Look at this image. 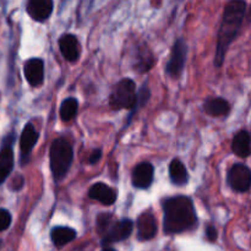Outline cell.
<instances>
[{
	"mask_svg": "<svg viewBox=\"0 0 251 251\" xmlns=\"http://www.w3.org/2000/svg\"><path fill=\"white\" fill-rule=\"evenodd\" d=\"M164 230L168 234L191 229L196 225V212L193 200L188 196H174L163 202Z\"/></svg>",
	"mask_w": 251,
	"mask_h": 251,
	"instance_id": "6da1fadb",
	"label": "cell"
},
{
	"mask_svg": "<svg viewBox=\"0 0 251 251\" xmlns=\"http://www.w3.org/2000/svg\"><path fill=\"white\" fill-rule=\"evenodd\" d=\"M244 1H230L225 9L222 17L220 34H218L217 53H216V65L221 66L225 60V55L228 48L240 32L245 15Z\"/></svg>",
	"mask_w": 251,
	"mask_h": 251,
	"instance_id": "7a4b0ae2",
	"label": "cell"
},
{
	"mask_svg": "<svg viewBox=\"0 0 251 251\" xmlns=\"http://www.w3.org/2000/svg\"><path fill=\"white\" fill-rule=\"evenodd\" d=\"M49 157H50V169L54 179L56 181L61 180L66 176L73 163V147L63 137L54 140L51 142Z\"/></svg>",
	"mask_w": 251,
	"mask_h": 251,
	"instance_id": "3957f363",
	"label": "cell"
},
{
	"mask_svg": "<svg viewBox=\"0 0 251 251\" xmlns=\"http://www.w3.org/2000/svg\"><path fill=\"white\" fill-rule=\"evenodd\" d=\"M136 85L130 78H123L113 87L109 104L113 109H131L136 104Z\"/></svg>",
	"mask_w": 251,
	"mask_h": 251,
	"instance_id": "277c9868",
	"label": "cell"
},
{
	"mask_svg": "<svg viewBox=\"0 0 251 251\" xmlns=\"http://www.w3.org/2000/svg\"><path fill=\"white\" fill-rule=\"evenodd\" d=\"M228 183L233 190L239 193L248 191L251 184L250 169L244 164H234L228 172Z\"/></svg>",
	"mask_w": 251,
	"mask_h": 251,
	"instance_id": "5b68a950",
	"label": "cell"
},
{
	"mask_svg": "<svg viewBox=\"0 0 251 251\" xmlns=\"http://www.w3.org/2000/svg\"><path fill=\"white\" fill-rule=\"evenodd\" d=\"M186 44L184 39H178L176 44L173 46V50H172L171 60L167 64V73L171 76H178L183 71L184 65H185V59H186Z\"/></svg>",
	"mask_w": 251,
	"mask_h": 251,
	"instance_id": "8992f818",
	"label": "cell"
},
{
	"mask_svg": "<svg viewBox=\"0 0 251 251\" xmlns=\"http://www.w3.org/2000/svg\"><path fill=\"white\" fill-rule=\"evenodd\" d=\"M132 228H134V223L130 220H123L114 223L104 234L103 244H112V243H118L127 239L131 234Z\"/></svg>",
	"mask_w": 251,
	"mask_h": 251,
	"instance_id": "52a82bcc",
	"label": "cell"
},
{
	"mask_svg": "<svg viewBox=\"0 0 251 251\" xmlns=\"http://www.w3.org/2000/svg\"><path fill=\"white\" fill-rule=\"evenodd\" d=\"M137 238L140 240H150L157 234V222L154 215L151 212H144L137 218Z\"/></svg>",
	"mask_w": 251,
	"mask_h": 251,
	"instance_id": "ba28073f",
	"label": "cell"
},
{
	"mask_svg": "<svg viewBox=\"0 0 251 251\" xmlns=\"http://www.w3.org/2000/svg\"><path fill=\"white\" fill-rule=\"evenodd\" d=\"M154 169L149 162L137 164L132 172V185L137 189H147L153 181Z\"/></svg>",
	"mask_w": 251,
	"mask_h": 251,
	"instance_id": "9c48e42d",
	"label": "cell"
},
{
	"mask_svg": "<svg viewBox=\"0 0 251 251\" xmlns=\"http://www.w3.org/2000/svg\"><path fill=\"white\" fill-rule=\"evenodd\" d=\"M25 76L28 83L33 87L42 85L44 80V63L42 59L32 58L25 64Z\"/></svg>",
	"mask_w": 251,
	"mask_h": 251,
	"instance_id": "30bf717a",
	"label": "cell"
},
{
	"mask_svg": "<svg viewBox=\"0 0 251 251\" xmlns=\"http://www.w3.org/2000/svg\"><path fill=\"white\" fill-rule=\"evenodd\" d=\"M88 196L105 206L113 205L117 200V193L104 183H96L91 186Z\"/></svg>",
	"mask_w": 251,
	"mask_h": 251,
	"instance_id": "8fae6325",
	"label": "cell"
},
{
	"mask_svg": "<svg viewBox=\"0 0 251 251\" xmlns=\"http://www.w3.org/2000/svg\"><path fill=\"white\" fill-rule=\"evenodd\" d=\"M59 47L68 61H76L80 56V43L74 34H64L59 39Z\"/></svg>",
	"mask_w": 251,
	"mask_h": 251,
	"instance_id": "7c38bea8",
	"label": "cell"
},
{
	"mask_svg": "<svg viewBox=\"0 0 251 251\" xmlns=\"http://www.w3.org/2000/svg\"><path fill=\"white\" fill-rule=\"evenodd\" d=\"M53 11L51 0H31L27 5V12L36 21H44Z\"/></svg>",
	"mask_w": 251,
	"mask_h": 251,
	"instance_id": "4fadbf2b",
	"label": "cell"
},
{
	"mask_svg": "<svg viewBox=\"0 0 251 251\" xmlns=\"http://www.w3.org/2000/svg\"><path fill=\"white\" fill-rule=\"evenodd\" d=\"M37 141H38V132L36 131V129L31 124H27L25 126L24 131H22L21 139H20V149H21L22 158H26V157L29 156Z\"/></svg>",
	"mask_w": 251,
	"mask_h": 251,
	"instance_id": "5bb4252c",
	"label": "cell"
},
{
	"mask_svg": "<svg viewBox=\"0 0 251 251\" xmlns=\"http://www.w3.org/2000/svg\"><path fill=\"white\" fill-rule=\"evenodd\" d=\"M205 112L212 117H225L230 112V105L223 98H207L203 103Z\"/></svg>",
	"mask_w": 251,
	"mask_h": 251,
	"instance_id": "9a60e30c",
	"label": "cell"
},
{
	"mask_svg": "<svg viewBox=\"0 0 251 251\" xmlns=\"http://www.w3.org/2000/svg\"><path fill=\"white\" fill-rule=\"evenodd\" d=\"M232 150L238 157L247 158L250 154V135L249 132L243 130L235 135L232 144Z\"/></svg>",
	"mask_w": 251,
	"mask_h": 251,
	"instance_id": "2e32d148",
	"label": "cell"
},
{
	"mask_svg": "<svg viewBox=\"0 0 251 251\" xmlns=\"http://www.w3.org/2000/svg\"><path fill=\"white\" fill-rule=\"evenodd\" d=\"M50 238H51V242H53V244L55 245V247L61 248L75 239L76 232L75 229H73V228L56 227L51 230Z\"/></svg>",
	"mask_w": 251,
	"mask_h": 251,
	"instance_id": "e0dca14e",
	"label": "cell"
},
{
	"mask_svg": "<svg viewBox=\"0 0 251 251\" xmlns=\"http://www.w3.org/2000/svg\"><path fill=\"white\" fill-rule=\"evenodd\" d=\"M169 176H171L172 183L176 185H185L188 183V172L185 166L179 159H173L169 166Z\"/></svg>",
	"mask_w": 251,
	"mask_h": 251,
	"instance_id": "ac0fdd59",
	"label": "cell"
},
{
	"mask_svg": "<svg viewBox=\"0 0 251 251\" xmlns=\"http://www.w3.org/2000/svg\"><path fill=\"white\" fill-rule=\"evenodd\" d=\"M78 109V102L76 98H66L60 105V117L64 122H69L76 115Z\"/></svg>",
	"mask_w": 251,
	"mask_h": 251,
	"instance_id": "d6986e66",
	"label": "cell"
},
{
	"mask_svg": "<svg viewBox=\"0 0 251 251\" xmlns=\"http://www.w3.org/2000/svg\"><path fill=\"white\" fill-rule=\"evenodd\" d=\"M14 167V152L11 147L6 146L0 151V171L9 176Z\"/></svg>",
	"mask_w": 251,
	"mask_h": 251,
	"instance_id": "ffe728a7",
	"label": "cell"
},
{
	"mask_svg": "<svg viewBox=\"0 0 251 251\" xmlns=\"http://www.w3.org/2000/svg\"><path fill=\"white\" fill-rule=\"evenodd\" d=\"M153 64V55L147 48H140V55L137 56L136 69L140 73H145L149 70Z\"/></svg>",
	"mask_w": 251,
	"mask_h": 251,
	"instance_id": "44dd1931",
	"label": "cell"
},
{
	"mask_svg": "<svg viewBox=\"0 0 251 251\" xmlns=\"http://www.w3.org/2000/svg\"><path fill=\"white\" fill-rule=\"evenodd\" d=\"M110 221H112V215H109V213H102V215L98 216V229H100V232H107L108 226L110 225Z\"/></svg>",
	"mask_w": 251,
	"mask_h": 251,
	"instance_id": "7402d4cb",
	"label": "cell"
},
{
	"mask_svg": "<svg viewBox=\"0 0 251 251\" xmlns=\"http://www.w3.org/2000/svg\"><path fill=\"white\" fill-rule=\"evenodd\" d=\"M10 225H11V215L9 211L1 208L0 210V232L7 229Z\"/></svg>",
	"mask_w": 251,
	"mask_h": 251,
	"instance_id": "603a6c76",
	"label": "cell"
},
{
	"mask_svg": "<svg viewBox=\"0 0 251 251\" xmlns=\"http://www.w3.org/2000/svg\"><path fill=\"white\" fill-rule=\"evenodd\" d=\"M206 235H207L208 240L215 242V240L217 239V229H216L213 226H208V227L206 228Z\"/></svg>",
	"mask_w": 251,
	"mask_h": 251,
	"instance_id": "cb8c5ba5",
	"label": "cell"
},
{
	"mask_svg": "<svg viewBox=\"0 0 251 251\" xmlns=\"http://www.w3.org/2000/svg\"><path fill=\"white\" fill-rule=\"evenodd\" d=\"M100 156H102V151H100V150H95L90 156V163L91 164L97 163V162L100 161Z\"/></svg>",
	"mask_w": 251,
	"mask_h": 251,
	"instance_id": "d4e9b609",
	"label": "cell"
},
{
	"mask_svg": "<svg viewBox=\"0 0 251 251\" xmlns=\"http://www.w3.org/2000/svg\"><path fill=\"white\" fill-rule=\"evenodd\" d=\"M103 251H115V250H113V249H107V250H103Z\"/></svg>",
	"mask_w": 251,
	"mask_h": 251,
	"instance_id": "484cf974",
	"label": "cell"
}]
</instances>
